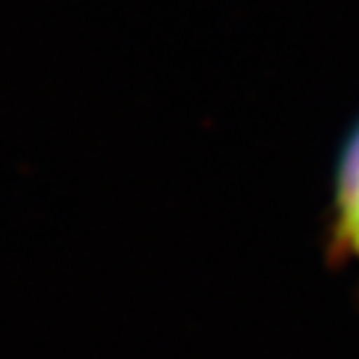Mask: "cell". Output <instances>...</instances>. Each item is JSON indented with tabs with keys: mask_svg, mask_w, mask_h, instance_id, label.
<instances>
[{
	"mask_svg": "<svg viewBox=\"0 0 359 359\" xmlns=\"http://www.w3.org/2000/svg\"><path fill=\"white\" fill-rule=\"evenodd\" d=\"M335 231L346 253L359 258V123L348 133L335 170Z\"/></svg>",
	"mask_w": 359,
	"mask_h": 359,
	"instance_id": "cell-1",
	"label": "cell"
}]
</instances>
